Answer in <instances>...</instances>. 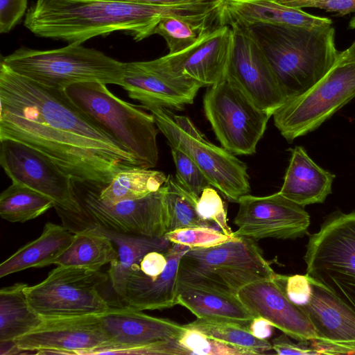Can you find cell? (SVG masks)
I'll return each instance as SVG.
<instances>
[{"instance_id":"cell-1","label":"cell","mask_w":355,"mask_h":355,"mask_svg":"<svg viewBox=\"0 0 355 355\" xmlns=\"http://www.w3.org/2000/svg\"><path fill=\"white\" fill-rule=\"evenodd\" d=\"M0 139L42 153L75 182L103 188L135 155L83 112L64 89L49 87L0 63Z\"/></svg>"},{"instance_id":"cell-2","label":"cell","mask_w":355,"mask_h":355,"mask_svg":"<svg viewBox=\"0 0 355 355\" xmlns=\"http://www.w3.org/2000/svg\"><path fill=\"white\" fill-rule=\"evenodd\" d=\"M216 8V0L171 6L110 0H37L28 9L24 24L37 37L69 43L82 44L116 31L139 42L154 35L164 17L205 15Z\"/></svg>"},{"instance_id":"cell-3","label":"cell","mask_w":355,"mask_h":355,"mask_svg":"<svg viewBox=\"0 0 355 355\" xmlns=\"http://www.w3.org/2000/svg\"><path fill=\"white\" fill-rule=\"evenodd\" d=\"M261 47L287 100L317 83L340 51L332 25L301 27L255 24L248 27Z\"/></svg>"},{"instance_id":"cell-4","label":"cell","mask_w":355,"mask_h":355,"mask_svg":"<svg viewBox=\"0 0 355 355\" xmlns=\"http://www.w3.org/2000/svg\"><path fill=\"white\" fill-rule=\"evenodd\" d=\"M1 62L19 75L58 89L84 82L119 86L123 82V62L80 43L50 50L21 47Z\"/></svg>"},{"instance_id":"cell-5","label":"cell","mask_w":355,"mask_h":355,"mask_svg":"<svg viewBox=\"0 0 355 355\" xmlns=\"http://www.w3.org/2000/svg\"><path fill=\"white\" fill-rule=\"evenodd\" d=\"M277 273L257 241L245 236L209 248H191L181 258L178 282L237 295L252 282Z\"/></svg>"},{"instance_id":"cell-6","label":"cell","mask_w":355,"mask_h":355,"mask_svg":"<svg viewBox=\"0 0 355 355\" xmlns=\"http://www.w3.org/2000/svg\"><path fill=\"white\" fill-rule=\"evenodd\" d=\"M64 90L78 108L135 155L141 167L157 166L159 129L151 113L118 98L104 83H79Z\"/></svg>"},{"instance_id":"cell-7","label":"cell","mask_w":355,"mask_h":355,"mask_svg":"<svg viewBox=\"0 0 355 355\" xmlns=\"http://www.w3.org/2000/svg\"><path fill=\"white\" fill-rule=\"evenodd\" d=\"M355 98V40L329 71L304 93L288 99L272 114L282 136L292 143L318 128Z\"/></svg>"},{"instance_id":"cell-8","label":"cell","mask_w":355,"mask_h":355,"mask_svg":"<svg viewBox=\"0 0 355 355\" xmlns=\"http://www.w3.org/2000/svg\"><path fill=\"white\" fill-rule=\"evenodd\" d=\"M100 189L75 182L80 212L55 207L64 226L71 231L79 226L92 224L120 233L164 236L168 220L164 184L144 198L114 204H107L99 199Z\"/></svg>"},{"instance_id":"cell-9","label":"cell","mask_w":355,"mask_h":355,"mask_svg":"<svg viewBox=\"0 0 355 355\" xmlns=\"http://www.w3.org/2000/svg\"><path fill=\"white\" fill-rule=\"evenodd\" d=\"M148 110L169 146L188 155L211 187L234 202L249 194L250 178L243 162L223 147L207 140L189 117L174 114L164 107H154Z\"/></svg>"},{"instance_id":"cell-10","label":"cell","mask_w":355,"mask_h":355,"mask_svg":"<svg viewBox=\"0 0 355 355\" xmlns=\"http://www.w3.org/2000/svg\"><path fill=\"white\" fill-rule=\"evenodd\" d=\"M306 249V274L355 311V211L329 214Z\"/></svg>"},{"instance_id":"cell-11","label":"cell","mask_w":355,"mask_h":355,"mask_svg":"<svg viewBox=\"0 0 355 355\" xmlns=\"http://www.w3.org/2000/svg\"><path fill=\"white\" fill-rule=\"evenodd\" d=\"M108 278L100 270L58 266L25 292L30 307L43 319L99 315L110 308L98 291Z\"/></svg>"},{"instance_id":"cell-12","label":"cell","mask_w":355,"mask_h":355,"mask_svg":"<svg viewBox=\"0 0 355 355\" xmlns=\"http://www.w3.org/2000/svg\"><path fill=\"white\" fill-rule=\"evenodd\" d=\"M203 109L221 146L235 155H250L272 115L259 109L226 78L208 87Z\"/></svg>"},{"instance_id":"cell-13","label":"cell","mask_w":355,"mask_h":355,"mask_svg":"<svg viewBox=\"0 0 355 355\" xmlns=\"http://www.w3.org/2000/svg\"><path fill=\"white\" fill-rule=\"evenodd\" d=\"M0 164L12 182L50 198L55 207L80 212L75 181L42 153L15 140L0 139Z\"/></svg>"},{"instance_id":"cell-14","label":"cell","mask_w":355,"mask_h":355,"mask_svg":"<svg viewBox=\"0 0 355 355\" xmlns=\"http://www.w3.org/2000/svg\"><path fill=\"white\" fill-rule=\"evenodd\" d=\"M231 28L234 42L225 78L259 109L272 116L287 98L251 30Z\"/></svg>"},{"instance_id":"cell-15","label":"cell","mask_w":355,"mask_h":355,"mask_svg":"<svg viewBox=\"0 0 355 355\" xmlns=\"http://www.w3.org/2000/svg\"><path fill=\"white\" fill-rule=\"evenodd\" d=\"M234 219L238 230L234 236L255 241L272 238L295 239L307 234L310 216L304 207L279 192L267 196L246 194L240 198Z\"/></svg>"},{"instance_id":"cell-16","label":"cell","mask_w":355,"mask_h":355,"mask_svg":"<svg viewBox=\"0 0 355 355\" xmlns=\"http://www.w3.org/2000/svg\"><path fill=\"white\" fill-rule=\"evenodd\" d=\"M17 354L91 355L108 345L98 315L44 319L13 340Z\"/></svg>"},{"instance_id":"cell-17","label":"cell","mask_w":355,"mask_h":355,"mask_svg":"<svg viewBox=\"0 0 355 355\" xmlns=\"http://www.w3.org/2000/svg\"><path fill=\"white\" fill-rule=\"evenodd\" d=\"M98 316L108 345L91 355L138 354L141 348L152 343L178 339L187 329L173 320L150 316L126 305L110 306Z\"/></svg>"},{"instance_id":"cell-18","label":"cell","mask_w":355,"mask_h":355,"mask_svg":"<svg viewBox=\"0 0 355 355\" xmlns=\"http://www.w3.org/2000/svg\"><path fill=\"white\" fill-rule=\"evenodd\" d=\"M287 275L257 281L242 288L238 297L254 317H261L297 341L319 342L331 348L318 335L312 323L286 293Z\"/></svg>"},{"instance_id":"cell-19","label":"cell","mask_w":355,"mask_h":355,"mask_svg":"<svg viewBox=\"0 0 355 355\" xmlns=\"http://www.w3.org/2000/svg\"><path fill=\"white\" fill-rule=\"evenodd\" d=\"M233 42L232 28L220 26L189 48L155 61L173 77L193 80L208 87L225 78Z\"/></svg>"},{"instance_id":"cell-20","label":"cell","mask_w":355,"mask_h":355,"mask_svg":"<svg viewBox=\"0 0 355 355\" xmlns=\"http://www.w3.org/2000/svg\"><path fill=\"white\" fill-rule=\"evenodd\" d=\"M130 98L144 108L158 107L182 110L192 104L202 85L196 81L175 78L164 71L155 62H123L121 86Z\"/></svg>"},{"instance_id":"cell-21","label":"cell","mask_w":355,"mask_h":355,"mask_svg":"<svg viewBox=\"0 0 355 355\" xmlns=\"http://www.w3.org/2000/svg\"><path fill=\"white\" fill-rule=\"evenodd\" d=\"M309 278L311 295L298 306L318 335L338 355L355 354V311L313 278Z\"/></svg>"},{"instance_id":"cell-22","label":"cell","mask_w":355,"mask_h":355,"mask_svg":"<svg viewBox=\"0 0 355 355\" xmlns=\"http://www.w3.org/2000/svg\"><path fill=\"white\" fill-rule=\"evenodd\" d=\"M191 248L173 243L165 251L167 264L158 276L145 275L139 264L132 266L121 299L126 306L144 311L164 309L178 304V275L182 257Z\"/></svg>"},{"instance_id":"cell-23","label":"cell","mask_w":355,"mask_h":355,"mask_svg":"<svg viewBox=\"0 0 355 355\" xmlns=\"http://www.w3.org/2000/svg\"><path fill=\"white\" fill-rule=\"evenodd\" d=\"M220 21L223 26L241 28L255 24L306 28L332 25L331 19L327 17L309 14L276 0H223Z\"/></svg>"},{"instance_id":"cell-24","label":"cell","mask_w":355,"mask_h":355,"mask_svg":"<svg viewBox=\"0 0 355 355\" xmlns=\"http://www.w3.org/2000/svg\"><path fill=\"white\" fill-rule=\"evenodd\" d=\"M290 151L289 164L279 192L303 207L323 203L332 192L335 175L314 162L302 146Z\"/></svg>"},{"instance_id":"cell-25","label":"cell","mask_w":355,"mask_h":355,"mask_svg":"<svg viewBox=\"0 0 355 355\" xmlns=\"http://www.w3.org/2000/svg\"><path fill=\"white\" fill-rule=\"evenodd\" d=\"M178 304L197 318L232 322L248 328L255 318L237 295L179 282Z\"/></svg>"},{"instance_id":"cell-26","label":"cell","mask_w":355,"mask_h":355,"mask_svg":"<svg viewBox=\"0 0 355 355\" xmlns=\"http://www.w3.org/2000/svg\"><path fill=\"white\" fill-rule=\"evenodd\" d=\"M85 227H91L102 233L117 247L118 257L110 263L108 276L112 288L120 297L123 295L125 281L132 266L139 264L144 256L148 252H165L172 243L164 236L149 237L120 233L92 224L79 226L71 232H75Z\"/></svg>"},{"instance_id":"cell-27","label":"cell","mask_w":355,"mask_h":355,"mask_svg":"<svg viewBox=\"0 0 355 355\" xmlns=\"http://www.w3.org/2000/svg\"><path fill=\"white\" fill-rule=\"evenodd\" d=\"M73 237L74 233L65 226L46 223L37 239L19 248L0 264V277L31 268L54 264Z\"/></svg>"},{"instance_id":"cell-28","label":"cell","mask_w":355,"mask_h":355,"mask_svg":"<svg viewBox=\"0 0 355 355\" xmlns=\"http://www.w3.org/2000/svg\"><path fill=\"white\" fill-rule=\"evenodd\" d=\"M73 233L71 243L54 264L100 270L103 266L118 257L113 242L102 233L91 227L82 228Z\"/></svg>"},{"instance_id":"cell-29","label":"cell","mask_w":355,"mask_h":355,"mask_svg":"<svg viewBox=\"0 0 355 355\" xmlns=\"http://www.w3.org/2000/svg\"><path fill=\"white\" fill-rule=\"evenodd\" d=\"M26 286L17 283L0 290V343L13 341L44 320L30 307Z\"/></svg>"},{"instance_id":"cell-30","label":"cell","mask_w":355,"mask_h":355,"mask_svg":"<svg viewBox=\"0 0 355 355\" xmlns=\"http://www.w3.org/2000/svg\"><path fill=\"white\" fill-rule=\"evenodd\" d=\"M221 7L205 15L164 17L156 27L155 34L165 40L168 54L181 52L223 26L220 21Z\"/></svg>"},{"instance_id":"cell-31","label":"cell","mask_w":355,"mask_h":355,"mask_svg":"<svg viewBox=\"0 0 355 355\" xmlns=\"http://www.w3.org/2000/svg\"><path fill=\"white\" fill-rule=\"evenodd\" d=\"M164 173L139 166L118 171L111 182L98 191L99 199L107 204L144 198L165 184Z\"/></svg>"},{"instance_id":"cell-32","label":"cell","mask_w":355,"mask_h":355,"mask_svg":"<svg viewBox=\"0 0 355 355\" xmlns=\"http://www.w3.org/2000/svg\"><path fill=\"white\" fill-rule=\"evenodd\" d=\"M55 206L50 198L17 182H12L0 195V216L11 223L33 220Z\"/></svg>"},{"instance_id":"cell-33","label":"cell","mask_w":355,"mask_h":355,"mask_svg":"<svg viewBox=\"0 0 355 355\" xmlns=\"http://www.w3.org/2000/svg\"><path fill=\"white\" fill-rule=\"evenodd\" d=\"M164 186L168 214L166 233L182 228L216 226L199 216L196 211L199 198L181 186L172 175L167 176Z\"/></svg>"},{"instance_id":"cell-34","label":"cell","mask_w":355,"mask_h":355,"mask_svg":"<svg viewBox=\"0 0 355 355\" xmlns=\"http://www.w3.org/2000/svg\"><path fill=\"white\" fill-rule=\"evenodd\" d=\"M196 329L211 338L262 354L272 349L268 340L255 337L250 329L238 324L197 318L184 325Z\"/></svg>"},{"instance_id":"cell-35","label":"cell","mask_w":355,"mask_h":355,"mask_svg":"<svg viewBox=\"0 0 355 355\" xmlns=\"http://www.w3.org/2000/svg\"><path fill=\"white\" fill-rule=\"evenodd\" d=\"M176 341L180 355H255L253 352L211 338L192 328H187Z\"/></svg>"},{"instance_id":"cell-36","label":"cell","mask_w":355,"mask_h":355,"mask_svg":"<svg viewBox=\"0 0 355 355\" xmlns=\"http://www.w3.org/2000/svg\"><path fill=\"white\" fill-rule=\"evenodd\" d=\"M170 147L176 168V180L185 189L199 198L202 191L211 186L209 182L188 155L175 147Z\"/></svg>"},{"instance_id":"cell-37","label":"cell","mask_w":355,"mask_h":355,"mask_svg":"<svg viewBox=\"0 0 355 355\" xmlns=\"http://www.w3.org/2000/svg\"><path fill=\"white\" fill-rule=\"evenodd\" d=\"M164 237L172 243L182 244L190 248L212 247L233 238L215 227H209L178 229L167 232Z\"/></svg>"},{"instance_id":"cell-38","label":"cell","mask_w":355,"mask_h":355,"mask_svg":"<svg viewBox=\"0 0 355 355\" xmlns=\"http://www.w3.org/2000/svg\"><path fill=\"white\" fill-rule=\"evenodd\" d=\"M196 211L201 218L214 223L225 234L234 237V232L227 224L225 203L211 186L202 191L196 204Z\"/></svg>"},{"instance_id":"cell-39","label":"cell","mask_w":355,"mask_h":355,"mask_svg":"<svg viewBox=\"0 0 355 355\" xmlns=\"http://www.w3.org/2000/svg\"><path fill=\"white\" fill-rule=\"evenodd\" d=\"M279 3L298 9L320 8L339 16L355 12V0H284Z\"/></svg>"},{"instance_id":"cell-40","label":"cell","mask_w":355,"mask_h":355,"mask_svg":"<svg viewBox=\"0 0 355 355\" xmlns=\"http://www.w3.org/2000/svg\"><path fill=\"white\" fill-rule=\"evenodd\" d=\"M28 0H0V33H9L27 10Z\"/></svg>"},{"instance_id":"cell-41","label":"cell","mask_w":355,"mask_h":355,"mask_svg":"<svg viewBox=\"0 0 355 355\" xmlns=\"http://www.w3.org/2000/svg\"><path fill=\"white\" fill-rule=\"evenodd\" d=\"M286 293L288 299L297 306L306 303L311 293V286L308 275L288 276Z\"/></svg>"},{"instance_id":"cell-42","label":"cell","mask_w":355,"mask_h":355,"mask_svg":"<svg viewBox=\"0 0 355 355\" xmlns=\"http://www.w3.org/2000/svg\"><path fill=\"white\" fill-rule=\"evenodd\" d=\"M272 349L277 354H300L311 355L312 348L308 340L293 342L288 335L283 333L272 340Z\"/></svg>"},{"instance_id":"cell-43","label":"cell","mask_w":355,"mask_h":355,"mask_svg":"<svg viewBox=\"0 0 355 355\" xmlns=\"http://www.w3.org/2000/svg\"><path fill=\"white\" fill-rule=\"evenodd\" d=\"M166 264L167 259L164 252L151 251L144 256L139 266L145 275L155 277L164 271Z\"/></svg>"},{"instance_id":"cell-44","label":"cell","mask_w":355,"mask_h":355,"mask_svg":"<svg viewBox=\"0 0 355 355\" xmlns=\"http://www.w3.org/2000/svg\"><path fill=\"white\" fill-rule=\"evenodd\" d=\"M272 327H274L266 319L255 317L251 322L249 329L255 337L267 340L272 335Z\"/></svg>"},{"instance_id":"cell-45","label":"cell","mask_w":355,"mask_h":355,"mask_svg":"<svg viewBox=\"0 0 355 355\" xmlns=\"http://www.w3.org/2000/svg\"><path fill=\"white\" fill-rule=\"evenodd\" d=\"M130 3L150 5V6H171L182 4L198 0H110Z\"/></svg>"},{"instance_id":"cell-46","label":"cell","mask_w":355,"mask_h":355,"mask_svg":"<svg viewBox=\"0 0 355 355\" xmlns=\"http://www.w3.org/2000/svg\"><path fill=\"white\" fill-rule=\"evenodd\" d=\"M349 27L352 29H355V17L350 20Z\"/></svg>"},{"instance_id":"cell-47","label":"cell","mask_w":355,"mask_h":355,"mask_svg":"<svg viewBox=\"0 0 355 355\" xmlns=\"http://www.w3.org/2000/svg\"><path fill=\"white\" fill-rule=\"evenodd\" d=\"M277 2H280L282 1H284V0H276Z\"/></svg>"}]
</instances>
